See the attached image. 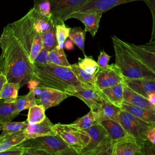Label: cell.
<instances>
[{
  "mask_svg": "<svg viewBox=\"0 0 155 155\" xmlns=\"http://www.w3.org/2000/svg\"><path fill=\"white\" fill-rule=\"evenodd\" d=\"M0 69L8 82L20 87L33 79L34 64L7 24L0 36Z\"/></svg>",
  "mask_w": 155,
  "mask_h": 155,
  "instance_id": "cell-1",
  "label": "cell"
},
{
  "mask_svg": "<svg viewBox=\"0 0 155 155\" xmlns=\"http://www.w3.org/2000/svg\"><path fill=\"white\" fill-rule=\"evenodd\" d=\"M33 64V79L38 82V87L52 88L64 92L67 90L90 87L83 85L77 79L70 67L51 62Z\"/></svg>",
  "mask_w": 155,
  "mask_h": 155,
  "instance_id": "cell-2",
  "label": "cell"
},
{
  "mask_svg": "<svg viewBox=\"0 0 155 155\" xmlns=\"http://www.w3.org/2000/svg\"><path fill=\"white\" fill-rule=\"evenodd\" d=\"M115 53V64L126 79H155V73L142 62L130 50L125 41L111 36Z\"/></svg>",
  "mask_w": 155,
  "mask_h": 155,
  "instance_id": "cell-3",
  "label": "cell"
},
{
  "mask_svg": "<svg viewBox=\"0 0 155 155\" xmlns=\"http://www.w3.org/2000/svg\"><path fill=\"white\" fill-rule=\"evenodd\" d=\"M14 35L19 41L34 64L39 53L43 48L42 34L35 28V15L33 8L22 18L8 24Z\"/></svg>",
  "mask_w": 155,
  "mask_h": 155,
  "instance_id": "cell-4",
  "label": "cell"
},
{
  "mask_svg": "<svg viewBox=\"0 0 155 155\" xmlns=\"http://www.w3.org/2000/svg\"><path fill=\"white\" fill-rule=\"evenodd\" d=\"M56 134L73 150L81 154L83 149L88 145L90 138L84 131L70 124H55Z\"/></svg>",
  "mask_w": 155,
  "mask_h": 155,
  "instance_id": "cell-5",
  "label": "cell"
},
{
  "mask_svg": "<svg viewBox=\"0 0 155 155\" xmlns=\"http://www.w3.org/2000/svg\"><path fill=\"white\" fill-rule=\"evenodd\" d=\"M119 122L124 130L137 141L140 146L147 140L145 136L147 130L151 126L154 125L122 109L119 112Z\"/></svg>",
  "mask_w": 155,
  "mask_h": 155,
  "instance_id": "cell-6",
  "label": "cell"
},
{
  "mask_svg": "<svg viewBox=\"0 0 155 155\" xmlns=\"http://www.w3.org/2000/svg\"><path fill=\"white\" fill-rule=\"evenodd\" d=\"M17 147L22 148H38L51 153L54 155L70 148V147L58 134L27 139Z\"/></svg>",
  "mask_w": 155,
  "mask_h": 155,
  "instance_id": "cell-7",
  "label": "cell"
},
{
  "mask_svg": "<svg viewBox=\"0 0 155 155\" xmlns=\"http://www.w3.org/2000/svg\"><path fill=\"white\" fill-rule=\"evenodd\" d=\"M96 87L102 90L124 82L125 78L119 68L115 64L108 65L105 67H98L93 75Z\"/></svg>",
  "mask_w": 155,
  "mask_h": 155,
  "instance_id": "cell-8",
  "label": "cell"
},
{
  "mask_svg": "<svg viewBox=\"0 0 155 155\" xmlns=\"http://www.w3.org/2000/svg\"><path fill=\"white\" fill-rule=\"evenodd\" d=\"M87 0H50L51 18L54 25L64 24L69 16Z\"/></svg>",
  "mask_w": 155,
  "mask_h": 155,
  "instance_id": "cell-9",
  "label": "cell"
},
{
  "mask_svg": "<svg viewBox=\"0 0 155 155\" xmlns=\"http://www.w3.org/2000/svg\"><path fill=\"white\" fill-rule=\"evenodd\" d=\"M69 96H75L87 104L90 110L97 112L100 108L102 92L97 87H81L64 91Z\"/></svg>",
  "mask_w": 155,
  "mask_h": 155,
  "instance_id": "cell-10",
  "label": "cell"
},
{
  "mask_svg": "<svg viewBox=\"0 0 155 155\" xmlns=\"http://www.w3.org/2000/svg\"><path fill=\"white\" fill-rule=\"evenodd\" d=\"M36 104L42 105L45 110L59 105L69 96L64 91L48 87H36L33 89Z\"/></svg>",
  "mask_w": 155,
  "mask_h": 155,
  "instance_id": "cell-11",
  "label": "cell"
},
{
  "mask_svg": "<svg viewBox=\"0 0 155 155\" xmlns=\"http://www.w3.org/2000/svg\"><path fill=\"white\" fill-rule=\"evenodd\" d=\"M84 131L88 134L90 140L88 145L81 151L82 155H93L99 147L111 140L107 131L99 123L96 122L91 127Z\"/></svg>",
  "mask_w": 155,
  "mask_h": 155,
  "instance_id": "cell-12",
  "label": "cell"
},
{
  "mask_svg": "<svg viewBox=\"0 0 155 155\" xmlns=\"http://www.w3.org/2000/svg\"><path fill=\"white\" fill-rule=\"evenodd\" d=\"M138 1H145V0H87L74 12H90L96 11L104 13L119 5Z\"/></svg>",
  "mask_w": 155,
  "mask_h": 155,
  "instance_id": "cell-13",
  "label": "cell"
},
{
  "mask_svg": "<svg viewBox=\"0 0 155 155\" xmlns=\"http://www.w3.org/2000/svg\"><path fill=\"white\" fill-rule=\"evenodd\" d=\"M102 14V13L96 11L90 12H74L69 16L68 19L74 18L81 21L85 26L86 32H89L91 36L94 38L97 32Z\"/></svg>",
  "mask_w": 155,
  "mask_h": 155,
  "instance_id": "cell-14",
  "label": "cell"
},
{
  "mask_svg": "<svg viewBox=\"0 0 155 155\" xmlns=\"http://www.w3.org/2000/svg\"><path fill=\"white\" fill-rule=\"evenodd\" d=\"M24 133L26 135L27 139L57 134L55 129V124H53L47 117L40 123L28 124L24 130Z\"/></svg>",
  "mask_w": 155,
  "mask_h": 155,
  "instance_id": "cell-15",
  "label": "cell"
},
{
  "mask_svg": "<svg viewBox=\"0 0 155 155\" xmlns=\"http://www.w3.org/2000/svg\"><path fill=\"white\" fill-rule=\"evenodd\" d=\"M98 123L101 124L105 129L113 142L115 143L129 137H131L124 130L122 125L119 122L112 119H105Z\"/></svg>",
  "mask_w": 155,
  "mask_h": 155,
  "instance_id": "cell-16",
  "label": "cell"
},
{
  "mask_svg": "<svg viewBox=\"0 0 155 155\" xmlns=\"http://www.w3.org/2000/svg\"><path fill=\"white\" fill-rule=\"evenodd\" d=\"M120 110V108L110 102L102 93L100 108L97 112H94L97 117V122L98 123L105 119H112L119 122V115Z\"/></svg>",
  "mask_w": 155,
  "mask_h": 155,
  "instance_id": "cell-17",
  "label": "cell"
},
{
  "mask_svg": "<svg viewBox=\"0 0 155 155\" xmlns=\"http://www.w3.org/2000/svg\"><path fill=\"white\" fill-rule=\"evenodd\" d=\"M125 84L133 90L147 98L148 94L155 92V79H126Z\"/></svg>",
  "mask_w": 155,
  "mask_h": 155,
  "instance_id": "cell-18",
  "label": "cell"
},
{
  "mask_svg": "<svg viewBox=\"0 0 155 155\" xmlns=\"http://www.w3.org/2000/svg\"><path fill=\"white\" fill-rule=\"evenodd\" d=\"M124 103L154 110L155 109V105L151 104L147 98L128 87L125 82L124 85Z\"/></svg>",
  "mask_w": 155,
  "mask_h": 155,
  "instance_id": "cell-19",
  "label": "cell"
},
{
  "mask_svg": "<svg viewBox=\"0 0 155 155\" xmlns=\"http://www.w3.org/2000/svg\"><path fill=\"white\" fill-rule=\"evenodd\" d=\"M126 43L133 54L155 73V52L147 50L139 45L127 42Z\"/></svg>",
  "mask_w": 155,
  "mask_h": 155,
  "instance_id": "cell-20",
  "label": "cell"
},
{
  "mask_svg": "<svg viewBox=\"0 0 155 155\" xmlns=\"http://www.w3.org/2000/svg\"><path fill=\"white\" fill-rule=\"evenodd\" d=\"M140 150V145L133 137H129L114 144V155H136Z\"/></svg>",
  "mask_w": 155,
  "mask_h": 155,
  "instance_id": "cell-21",
  "label": "cell"
},
{
  "mask_svg": "<svg viewBox=\"0 0 155 155\" xmlns=\"http://www.w3.org/2000/svg\"><path fill=\"white\" fill-rule=\"evenodd\" d=\"M120 109L128 111L143 121L155 125V110H154L134 106L125 103L122 104Z\"/></svg>",
  "mask_w": 155,
  "mask_h": 155,
  "instance_id": "cell-22",
  "label": "cell"
},
{
  "mask_svg": "<svg viewBox=\"0 0 155 155\" xmlns=\"http://www.w3.org/2000/svg\"><path fill=\"white\" fill-rule=\"evenodd\" d=\"M124 82L103 89L101 91L110 102L121 108L124 104Z\"/></svg>",
  "mask_w": 155,
  "mask_h": 155,
  "instance_id": "cell-23",
  "label": "cell"
},
{
  "mask_svg": "<svg viewBox=\"0 0 155 155\" xmlns=\"http://www.w3.org/2000/svg\"><path fill=\"white\" fill-rule=\"evenodd\" d=\"M27 125V120L22 122L10 121L2 124V131L0 134V142L23 133Z\"/></svg>",
  "mask_w": 155,
  "mask_h": 155,
  "instance_id": "cell-24",
  "label": "cell"
},
{
  "mask_svg": "<svg viewBox=\"0 0 155 155\" xmlns=\"http://www.w3.org/2000/svg\"><path fill=\"white\" fill-rule=\"evenodd\" d=\"M19 113L16 108L15 102L0 99V124L12 121Z\"/></svg>",
  "mask_w": 155,
  "mask_h": 155,
  "instance_id": "cell-25",
  "label": "cell"
},
{
  "mask_svg": "<svg viewBox=\"0 0 155 155\" xmlns=\"http://www.w3.org/2000/svg\"><path fill=\"white\" fill-rule=\"evenodd\" d=\"M70 68L75 76L76 77L77 79L83 85L95 88V82H94V78L93 75H91L83 69H82L78 65V64H73L70 65Z\"/></svg>",
  "mask_w": 155,
  "mask_h": 155,
  "instance_id": "cell-26",
  "label": "cell"
},
{
  "mask_svg": "<svg viewBox=\"0 0 155 155\" xmlns=\"http://www.w3.org/2000/svg\"><path fill=\"white\" fill-rule=\"evenodd\" d=\"M20 88L18 84L7 81L1 90V99L7 102H15L18 96V91Z\"/></svg>",
  "mask_w": 155,
  "mask_h": 155,
  "instance_id": "cell-27",
  "label": "cell"
},
{
  "mask_svg": "<svg viewBox=\"0 0 155 155\" xmlns=\"http://www.w3.org/2000/svg\"><path fill=\"white\" fill-rule=\"evenodd\" d=\"M15 104L19 113L26 109H29L31 107L36 105V96L33 90H30L25 95L18 96L15 101Z\"/></svg>",
  "mask_w": 155,
  "mask_h": 155,
  "instance_id": "cell-28",
  "label": "cell"
},
{
  "mask_svg": "<svg viewBox=\"0 0 155 155\" xmlns=\"http://www.w3.org/2000/svg\"><path fill=\"white\" fill-rule=\"evenodd\" d=\"M96 122V114L94 111L90 110L87 114L78 119L73 123L70 124V125L78 129L85 130L91 127Z\"/></svg>",
  "mask_w": 155,
  "mask_h": 155,
  "instance_id": "cell-29",
  "label": "cell"
},
{
  "mask_svg": "<svg viewBox=\"0 0 155 155\" xmlns=\"http://www.w3.org/2000/svg\"><path fill=\"white\" fill-rule=\"evenodd\" d=\"M45 109L41 105L36 104L28 109L27 121L28 124H38L42 122L47 117L45 114Z\"/></svg>",
  "mask_w": 155,
  "mask_h": 155,
  "instance_id": "cell-30",
  "label": "cell"
},
{
  "mask_svg": "<svg viewBox=\"0 0 155 155\" xmlns=\"http://www.w3.org/2000/svg\"><path fill=\"white\" fill-rule=\"evenodd\" d=\"M85 33L86 31L85 29L84 30L79 27H76L70 28L68 36L69 39H70L73 43L82 51L84 56H86L84 50Z\"/></svg>",
  "mask_w": 155,
  "mask_h": 155,
  "instance_id": "cell-31",
  "label": "cell"
},
{
  "mask_svg": "<svg viewBox=\"0 0 155 155\" xmlns=\"http://www.w3.org/2000/svg\"><path fill=\"white\" fill-rule=\"evenodd\" d=\"M43 48L50 52L55 49L58 45V40L56 35L55 25L42 33Z\"/></svg>",
  "mask_w": 155,
  "mask_h": 155,
  "instance_id": "cell-32",
  "label": "cell"
},
{
  "mask_svg": "<svg viewBox=\"0 0 155 155\" xmlns=\"http://www.w3.org/2000/svg\"><path fill=\"white\" fill-rule=\"evenodd\" d=\"M48 56L50 62L58 65L70 67L71 64L67 59L64 49L55 48L49 52Z\"/></svg>",
  "mask_w": 155,
  "mask_h": 155,
  "instance_id": "cell-33",
  "label": "cell"
},
{
  "mask_svg": "<svg viewBox=\"0 0 155 155\" xmlns=\"http://www.w3.org/2000/svg\"><path fill=\"white\" fill-rule=\"evenodd\" d=\"M33 13L35 15V28L38 33L42 34L54 25L51 16L44 17L38 16L35 13L34 10Z\"/></svg>",
  "mask_w": 155,
  "mask_h": 155,
  "instance_id": "cell-34",
  "label": "cell"
},
{
  "mask_svg": "<svg viewBox=\"0 0 155 155\" xmlns=\"http://www.w3.org/2000/svg\"><path fill=\"white\" fill-rule=\"evenodd\" d=\"M27 139L26 135L23 132L14 137L2 140L0 142V152L10 150L18 146Z\"/></svg>",
  "mask_w": 155,
  "mask_h": 155,
  "instance_id": "cell-35",
  "label": "cell"
},
{
  "mask_svg": "<svg viewBox=\"0 0 155 155\" xmlns=\"http://www.w3.org/2000/svg\"><path fill=\"white\" fill-rule=\"evenodd\" d=\"M35 13L40 16H51V4L50 0H34L33 7Z\"/></svg>",
  "mask_w": 155,
  "mask_h": 155,
  "instance_id": "cell-36",
  "label": "cell"
},
{
  "mask_svg": "<svg viewBox=\"0 0 155 155\" xmlns=\"http://www.w3.org/2000/svg\"><path fill=\"white\" fill-rule=\"evenodd\" d=\"M78 64L82 69L91 75L94 74L99 67L97 62L91 56H85L84 58H79Z\"/></svg>",
  "mask_w": 155,
  "mask_h": 155,
  "instance_id": "cell-37",
  "label": "cell"
},
{
  "mask_svg": "<svg viewBox=\"0 0 155 155\" xmlns=\"http://www.w3.org/2000/svg\"><path fill=\"white\" fill-rule=\"evenodd\" d=\"M56 35L58 43L65 42L68 38L70 28L67 27L65 24H58L55 25Z\"/></svg>",
  "mask_w": 155,
  "mask_h": 155,
  "instance_id": "cell-38",
  "label": "cell"
},
{
  "mask_svg": "<svg viewBox=\"0 0 155 155\" xmlns=\"http://www.w3.org/2000/svg\"><path fill=\"white\" fill-rule=\"evenodd\" d=\"M114 144L111 140H109L99 147L93 155H114Z\"/></svg>",
  "mask_w": 155,
  "mask_h": 155,
  "instance_id": "cell-39",
  "label": "cell"
},
{
  "mask_svg": "<svg viewBox=\"0 0 155 155\" xmlns=\"http://www.w3.org/2000/svg\"><path fill=\"white\" fill-rule=\"evenodd\" d=\"M144 2L150 8L152 15L153 27L150 42H154L155 41V0H145Z\"/></svg>",
  "mask_w": 155,
  "mask_h": 155,
  "instance_id": "cell-40",
  "label": "cell"
},
{
  "mask_svg": "<svg viewBox=\"0 0 155 155\" xmlns=\"http://www.w3.org/2000/svg\"><path fill=\"white\" fill-rule=\"evenodd\" d=\"M140 151L142 155H155V145L146 140L140 146Z\"/></svg>",
  "mask_w": 155,
  "mask_h": 155,
  "instance_id": "cell-41",
  "label": "cell"
},
{
  "mask_svg": "<svg viewBox=\"0 0 155 155\" xmlns=\"http://www.w3.org/2000/svg\"><path fill=\"white\" fill-rule=\"evenodd\" d=\"M21 155H54L51 153L43 150L35 148H24V150Z\"/></svg>",
  "mask_w": 155,
  "mask_h": 155,
  "instance_id": "cell-42",
  "label": "cell"
},
{
  "mask_svg": "<svg viewBox=\"0 0 155 155\" xmlns=\"http://www.w3.org/2000/svg\"><path fill=\"white\" fill-rule=\"evenodd\" d=\"M110 58H111V56L108 55L107 53H105L104 50H101L100 51V54L98 56L97 61L99 67L103 68L109 65L108 63Z\"/></svg>",
  "mask_w": 155,
  "mask_h": 155,
  "instance_id": "cell-43",
  "label": "cell"
},
{
  "mask_svg": "<svg viewBox=\"0 0 155 155\" xmlns=\"http://www.w3.org/2000/svg\"><path fill=\"white\" fill-rule=\"evenodd\" d=\"M49 52L45 49L42 48L41 51L39 53L38 56H36L34 63L36 64H47L50 62L49 61V56H48Z\"/></svg>",
  "mask_w": 155,
  "mask_h": 155,
  "instance_id": "cell-44",
  "label": "cell"
},
{
  "mask_svg": "<svg viewBox=\"0 0 155 155\" xmlns=\"http://www.w3.org/2000/svg\"><path fill=\"white\" fill-rule=\"evenodd\" d=\"M147 140L151 143L155 145V125L151 126L145 133Z\"/></svg>",
  "mask_w": 155,
  "mask_h": 155,
  "instance_id": "cell-45",
  "label": "cell"
},
{
  "mask_svg": "<svg viewBox=\"0 0 155 155\" xmlns=\"http://www.w3.org/2000/svg\"><path fill=\"white\" fill-rule=\"evenodd\" d=\"M23 150L24 148H19L16 146L7 151L0 152V155H21Z\"/></svg>",
  "mask_w": 155,
  "mask_h": 155,
  "instance_id": "cell-46",
  "label": "cell"
},
{
  "mask_svg": "<svg viewBox=\"0 0 155 155\" xmlns=\"http://www.w3.org/2000/svg\"><path fill=\"white\" fill-rule=\"evenodd\" d=\"M139 45L147 50L155 52V41L149 42L147 44H145L143 45Z\"/></svg>",
  "mask_w": 155,
  "mask_h": 155,
  "instance_id": "cell-47",
  "label": "cell"
},
{
  "mask_svg": "<svg viewBox=\"0 0 155 155\" xmlns=\"http://www.w3.org/2000/svg\"><path fill=\"white\" fill-rule=\"evenodd\" d=\"M56 155H82L81 154L76 152L75 150H73L72 148H69L65 151H61Z\"/></svg>",
  "mask_w": 155,
  "mask_h": 155,
  "instance_id": "cell-48",
  "label": "cell"
},
{
  "mask_svg": "<svg viewBox=\"0 0 155 155\" xmlns=\"http://www.w3.org/2000/svg\"><path fill=\"white\" fill-rule=\"evenodd\" d=\"M7 82V79L5 76L2 73H0V95H1V90H2L4 84ZM0 99H1V98H0Z\"/></svg>",
  "mask_w": 155,
  "mask_h": 155,
  "instance_id": "cell-49",
  "label": "cell"
},
{
  "mask_svg": "<svg viewBox=\"0 0 155 155\" xmlns=\"http://www.w3.org/2000/svg\"><path fill=\"white\" fill-rule=\"evenodd\" d=\"M73 44V42L70 39H68L65 41V48L67 50H72L74 48Z\"/></svg>",
  "mask_w": 155,
  "mask_h": 155,
  "instance_id": "cell-50",
  "label": "cell"
},
{
  "mask_svg": "<svg viewBox=\"0 0 155 155\" xmlns=\"http://www.w3.org/2000/svg\"><path fill=\"white\" fill-rule=\"evenodd\" d=\"M27 84L28 85V88H30V90H33V89H35V88L38 87L39 84H38V82L37 81H36L35 79H33L32 80H31L30 81H29Z\"/></svg>",
  "mask_w": 155,
  "mask_h": 155,
  "instance_id": "cell-51",
  "label": "cell"
},
{
  "mask_svg": "<svg viewBox=\"0 0 155 155\" xmlns=\"http://www.w3.org/2000/svg\"><path fill=\"white\" fill-rule=\"evenodd\" d=\"M147 99L151 104L155 105V92L151 93L150 94H148L147 97Z\"/></svg>",
  "mask_w": 155,
  "mask_h": 155,
  "instance_id": "cell-52",
  "label": "cell"
},
{
  "mask_svg": "<svg viewBox=\"0 0 155 155\" xmlns=\"http://www.w3.org/2000/svg\"><path fill=\"white\" fill-rule=\"evenodd\" d=\"M64 48H65V42H61V43L58 44V45L56 48L64 49Z\"/></svg>",
  "mask_w": 155,
  "mask_h": 155,
  "instance_id": "cell-53",
  "label": "cell"
},
{
  "mask_svg": "<svg viewBox=\"0 0 155 155\" xmlns=\"http://www.w3.org/2000/svg\"><path fill=\"white\" fill-rule=\"evenodd\" d=\"M136 155H142V154H141V153H140V151H139V152H137V154H136Z\"/></svg>",
  "mask_w": 155,
  "mask_h": 155,
  "instance_id": "cell-54",
  "label": "cell"
},
{
  "mask_svg": "<svg viewBox=\"0 0 155 155\" xmlns=\"http://www.w3.org/2000/svg\"><path fill=\"white\" fill-rule=\"evenodd\" d=\"M2 130V124H0V131Z\"/></svg>",
  "mask_w": 155,
  "mask_h": 155,
  "instance_id": "cell-55",
  "label": "cell"
},
{
  "mask_svg": "<svg viewBox=\"0 0 155 155\" xmlns=\"http://www.w3.org/2000/svg\"><path fill=\"white\" fill-rule=\"evenodd\" d=\"M0 73H1V69H0Z\"/></svg>",
  "mask_w": 155,
  "mask_h": 155,
  "instance_id": "cell-56",
  "label": "cell"
},
{
  "mask_svg": "<svg viewBox=\"0 0 155 155\" xmlns=\"http://www.w3.org/2000/svg\"><path fill=\"white\" fill-rule=\"evenodd\" d=\"M154 110H155V109H154Z\"/></svg>",
  "mask_w": 155,
  "mask_h": 155,
  "instance_id": "cell-57",
  "label": "cell"
}]
</instances>
